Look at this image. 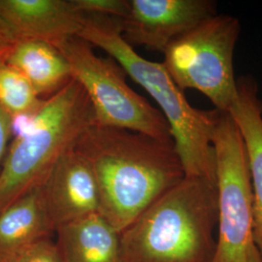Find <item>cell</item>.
I'll return each mask as SVG.
<instances>
[{"label": "cell", "instance_id": "cell-1", "mask_svg": "<svg viewBox=\"0 0 262 262\" xmlns=\"http://www.w3.org/2000/svg\"><path fill=\"white\" fill-rule=\"evenodd\" d=\"M73 149L94 172L99 215L119 233L185 178L173 141L93 123Z\"/></svg>", "mask_w": 262, "mask_h": 262}, {"label": "cell", "instance_id": "cell-2", "mask_svg": "<svg viewBox=\"0 0 262 262\" xmlns=\"http://www.w3.org/2000/svg\"><path fill=\"white\" fill-rule=\"evenodd\" d=\"M215 184L186 177L120 233L122 262H212L216 245Z\"/></svg>", "mask_w": 262, "mask_h": 262}, {"label": "cell", "instance_id": "cell-3", "mask_svg": "<svg viewBox=\"0 0 262 262\" xmlns=\"http://www.w3.org/2000/svg\"><path fill=\"white\" fill-rule=\"evenodd\" d=\"M78 37L103 50L159 105L168 123L185 176L208 179L215 184L213 134L217 111L192 107L162 63L146 59L124 41L121 19L85 16Z\"/></svg>", "mask_w": 262, "mask_h": 262}, {"label": "cell", "instance_id": "cell-4", "mask_svg": "<svg viewBox=\"0 0 262 262\" xmlns=\"http://www.w3.org/2000/svg\"><path fill=\"white\" fill-rule=\"evenodd\" d=\"M13 121V139L0 172V211L44 184L58 159L94 123L92 104L73 80L29 118Z\"/></svg>", "mask_w": 262, "mask_h": 262}, {"label": "cell", "instance_id": "cell-5", "mask_svg": "<svg viewBox=\"0 0 262 262\" xmlns=\"http://www.w3.org/2000/svg\"><path fill=\"white\" fill-rule=\"evenodd\" d=\"M213 147L217 225L212 262H262L253 234V188L247 151L228 113H216Z\"/></svg>", "mask_w": 262, "mask_h": 262}, {"label": "cell", "instance_id": "cell-6", "mask_svg": "<svg viewBox=\"0 0 262 262\" xmlns=\"http://www.w3.org/2000/svg\"><path fill=\"white\" fill-rule=\"evenodd\" d=\"M55 46L67 59L73 79L88 95L95 124L173 141L162 114L131 89L125 81L126 73L112 57L97 56L93 46L78 36Z\"/></svg>", "mask_w": 262, "mask_h": 262}, {"label": "cell", "instance_id": "cell-7", "mask_svg": "<svg viewBox=\"0 0 262 262\" xmlns=\"http://www.w3.org/2000/svg\"><path fill=\"white\" fill-rule=\"evenodd\" d=\"M239 33V19L215 14L175 40L162 64L182 91H198L215 110L229 113L238 95L233 56Z\"/></svg>", "mask_w": 262, "mask_h": 262}, {"label": "cell", "instance_id": "cell-8", "mask_svg": "<svg viewBox=\"0 0 262 262\" xmlns=\"http://www.w3.org/2000/svg\"><path fill=\"white\" fill-rule=\"evenodd\" d=\"M216 14L210 0H130L121 19L122 36L131 47L164 53L178 38Z\"/></svg>", "mask_w": 262, "mask_h": 262}, {"label": "cell", "instance_id": "cell-9", "mask_svg": "<svg viewBox=\"0 0 262 262\" xmlns=\"http://www.w3.org/2000/svg\"><path fill=\"white\" fill-rule=\"evenodd\" d=\"M43 188L55 230L85 216L99 214V193L94 172L74 149L58 159Z\"/></svg>", "mask_w": 262, "mask_h": 262}, {"label": "cell", "instance_id": "cell-10", "mask_svg": "<svg viewBox=\"0 0 262 262\" xmlns=\"http://www.w3.org/2000/svg\"><path fill=\"white\" fill-rule=\"evenodd\" d=\"M0 18L18 41L53 45L79 36L85 23L72 0H0Z\"/></svg>", "mask_w": 262, "mask_h": 262}, {"label": "cell", "instance_id": "cell-11", "mask_svg": "<svg viewBox=\"0 0 262 262\" xmlns=\"http://www.w3.org/2000/svg\"><path fill=\"white\" fill-rule=\"evenodd\" d=\"M56 232L43 185L0 211V262H11L28 247Z\"/></svg>", "mask_w": 262, "mask_h": 262}, {"label": "cell", "instance_id": "cell-12", "mask_svg": "<svg viewBox=\"0 0 262 262\" xmlns=\"http://www.w3.org/2000/svg\"><path fill=\"white\" fill-rule=\"evenodd\" d=\"M247 151L253 196V234L262 256V106L253 83L238 82V95L228 113Z\"/></svg>", "mask_w": 262, "mask_h": 262}, {"label": "cell", "instance_id": "cell-13", "mask_svg": "<svg viewBox=\"0 0 262 262\" xmlns=\"http://www.w3.org/2000/svg\"><path fill=\"white\" fill-rule=\"evenodd\" d=\"M61 262H122L120 233L99 214L56 230Z\"/></svg>", "mask_w": 262, "mask_h": 262}, {"label": "cell", "instance_id": "cell-14", "mask_svg": "<svg viewBox=\"0 0 262 262\" xmlns=\"http://www.w3.org/2000/svg\"><path fill=\"white\" fill-rule=\"evenodd\" d=\"M5 63L24 76L43 99L57 94L74 80L62 53L45 41L19 40Z\"/></svg>", "mask_w": 262, "mask_h": 262}, {"label": "cell", "instance_id": "cell-15", "mask_svg": "<svg viewBox=\"0 0 262 262\" xmlns=\"http://www.w3.org/2000/svg\"><path fill=\"white\" fill-rule=\"evenodd\" d=\"M41 98L28 80L7 63L0 64V108L12 120L29 118L40 110Z\"/></svg>", "mask_w": 262, "mask_h": 262}, {"label": "cell", "instance_id": "cell-16", "mask_svg": "<svg viewBox=\"0 0 262 262\" xmlns=\"http://www.w3.org/2000/svg\"><path fill=\"white\" fill-rule=\"evenodd\" d=\"M76 9L84 16L123 19L130 9V0H72Z\"/></svg>", "mask_w": 262, "mask_h": 262}, {"label": "cell", "instance_id": "cell-17", "mask_svg": "<svg viewBox=\"0 0 262 262\" xmlns=\"http://www.w3.org/2000/svg\"><path fill=\"white\" fill-rule=\"evenodd\" d=\"M11 262H61L56 242L46 238L19 253Z\"/></svg>", "mask_w": 262, "mask_h": 262}, {"label": "cell", "instance_id": "cell-18", "mask_svg": "<svg viewBox=\"0 0 262 262\" xmlns=\"http://www.w3.org/2000/svg\"><path fill=\"white\" fill-rule=\"evenodd\" d=\"M13 138V121L7 113L0 108V172Z\"/></svg>", "mask_w": 262, "mask_h": 262}, {"label": "cell", "instance_id": "cell-19", "mask_svg": "<svg viewBox=\"0 0 262 262\" xmlns=\"http://www.w3.org/2000/svg\"><path fill=\"white\" fill-rule=\"evenodd\" d=\"M18 40L0 18V64L5 63Z\"/></svg>", "mask_w": 262, "mask_h": 262}]
</instances>
